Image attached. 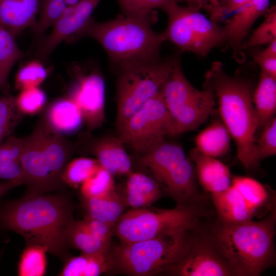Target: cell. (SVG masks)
<instances>
[{
  "instance_id": "obj_1",
  "label": "cell",
  "mask_w": 276,
  "mask_h": 276,
  "mask_svg": "<svg viewBox=\"0 0 276 276\" xmlns=\"http://www.w3.org/2000/svg\"><path fill=\"white\" fill-rule=\"evenodd\" d=\"M73 205L62 193L27 195L0 205V227L20 235L26 246H45L48 252L66 261V232L74 220Z\"/></svg>"
},
{
  "instance_id": "obj_2",
  "label": "cell",
  "mask_w": 276,
  "mask_h": 276,
  "mask_svg": "<svg viewBox=\"0 0 276 276\" xmlns=\"http://www.w3.org/2000/svg\"><path fill=\"white\" fill-rule=\"evenodd\" d=\"M203 87L211 90L217 100L221 120L235 141L238 159L247 171L257 169L254 159V83L241 75H227L222 63L215 61L205 74Z\"/></svg>"
},
{
  "instance_id": "obj_3",
  "label": "cell",
  "mask_w": 276,
  "mask_h": 276,
  "mask_svg": "<svg viewBox=\"0 0 276 276\" xmlns=\"http://www.w3.org/2000/svg\"><path fill=\"white\" fill-rule=\"evenodd\" d=\"M259 221L220 223L213 242L233 275L256 276L274 260L275 208Z\"/></svg>"
},
{
  "instance_id": "obj_4",
  "label": "cell",
  "mask_w": 276,
  "mask_h": 276,
  "mask_svg": "<svg viewBox=\"0 0 276 276\" xmlns=\"http://www.w3.org/2000/svg\"><path fill=\"white\" fill-rule=\"evenodd\" d=\"M153 14L120 15L104 22H96L91 17L70 42L85 36L95 39L119 70L158 59L160 44L164 40L162 34L154 32L151 28Z\"/></svg>"
},
{
  "instance_id": "obj_5",
  "label": "cell",
  "mask_w": 276,
  "mask_h": 276,
  "mask_svg": "<svg viewBox=\"0 0 276 276\" xmlns=\"http://www.w3.org/2000/svg\"><path fill=\"white\" fill-rule=\"evenodd\" d=\"M23 185L27 195L48 193L63 189L64 170L75 145L55 131L44 117L30 134L21 138Z\"/></svg>"
},
{
  "instance_id": "obj_6",
  "label": "cell",
  "mask_w": 276,
  "mask_h": 276,
  "mask_svg": "<svg viewBox=\"0 0 276 276\" xmlns=\"http://www.w3.org/2000/svg\"><path fill=\"white\" fill-rule=\"evenodd\" d=\"M187 231L167 234L129 243L113 250L110 264L133 275H151L171 269L183 257L191 242Z\"/></svg>"
},
{
  "instance_id": "obj_7",
  "label": "cell",
  "mask_w": 276,
  "mask_h": 276,
  "mask_svg": "<svg viewBox=\"0 0 276 276\" xmlns=\"http://www.w3.org/2000/svg\"><path fill=\"white\" fill-rule=\"evenodd\" d=\"M200 212L193 205L177 204L171 209H132L113 226L121 243L139 242L170 233L187 231L197 224Z\"/></svg>"
},
{
  "instance_id": "obj_8",
  "label": "cell",
  "mask_w": 276,
  "mask_h": 276,
  "mask_svg": "<svg viewBox=\"0 0 276 276\" xmlns=\"http://www.w3.org/2000/svg\"><path fill=\"white\" fill-rule=\"evenodd\" d=\"M178 60L176 57L159 58L119 70L117 81V131L159 92Z\"/></svg>"
},
{
  "instance_id": "obj_9",
  "label": "cell",
  "mask_w": 276,
  "mask_h": 276,
  "mask_svg": "<svg viewBox=\"0 0 276 276\" xmlns=\"http://www.w3.org/2000/svg\"><path fill=\"white\" fill-rule=\"evenodd\" d=\"M142 163L178 202L189 204L197 194L193 163L178 144L166 140L142 153Z\"/></svg>"
},
{
  "instance_id": "obj_10",
  "label": "cell",
  "mask_w": 276,
  "mask_h": 276,
  "mask_svg": "<svg viewBox=\"0 0 276 276\" xmlns=\"http://www.w3.org/2000/svg\"><path fill=\"white\" fill-rule=\"evenodd\" d=\"M178 134L194 130L213 112L216 98L210 89L199 90L187 79L179 59L159 91Z\"/></svg>"
},
{
  "instance_id": "obj_11",
  "label": "cell",
  "mask_w": 276,
  "mask_h": 276,
  "mask_svg": "<svg viewBox=\"0 0 276 276\" xmlns=\"http://www.w3.org/2000/svg\"><path fill=\"white\" fill-rule=\"evenodd\" d=\"M165 12L168 21L166 29L162 33L164 40L172 42L181 51L204 57L214 48L224 44L223 26L206 18L199 9L180 6L176 3Z\"/></svg>"
},
{
  "instance_id": "obj_12",
  "label": "cell",
  "mask_w": 276,
  "mask_h": 276,
  "mask_svg": "<svg viewBox=\"0 0 276 276\" xmlns=\"http://www.w3.org/2000/svg\"><path fill=\"white\" fill-rule=\"evenodd\" d=\"M212 198L220 221L226 222L251 220L274 207L270 189L247 176L232 177L230 187Z\"/></svg>"
},
{
  "instance_id": "obj_13",
  "label": "cell",
  "mask_w": 276,
  "mask_h": 276,
  "mask_svg": "<svg viewBox=\"0 0 276 276\" xmlns=\"http://www.w3.org/2000/svg\"><path fill=\"white\" fill-rule=\"evenodd\" d=\"M175 124L158 92L118 130L124 144L143 153L168 136L178 135Z\"/></svg>"
},
{
  "instance_id": "obj_14",
  "label": "cell",
  "mask_w": 276,
  "mask_h": 276,
  "mask_svg": "<svg viewBox=\"0 0 276 276\" xmlns=\"http://www.w3.org/2000/svg\"><path fill=\"white\" fill-rule=\"evenodd\" d=\"M71 89L70 97L80 109L87 132L101 127L105 121L103 78L96 72L79 73Z\"/></svg>"
},
{
  "instance_id": "obj_15",
  "label": "cell",
  "mask_w": 276,
  "mask_h": 276,
  "mask_svg": "<svg viewBox=\"0 0 276 276\" xmlns=\"http://www.w3.org/2000/svg\"><path fill=\"white\" fill-rule=\"evenodd\" d=\"M100 1L81 0L66 9L52 25L51 32L39 43L36 56L45 60L62 41L70 42L90 19Z\"/></svg>"
},
{
  "instance_id": "obj_16",
  "label": "cell",
  "mask_w": 276,
  "mask_h": 276,
  "mask_svg": "<svg viewBox=\"0 0 276 276\" xmlns=\"http://www.w3.org/2000/svg\"><path fill=\"white\" fill-rule=\"evenodd\" d=\"M124 144L118 136L96 138L86 131L80 135L75 148L76 150L93 154L112 176L128 175L132 172L131 162Z\"/></svg>"
},
{
  "instance_id": "obj_17",
  "label": "cell",
  "mask_w": 276,
  "mask_h": 276,
  "mask_svg": "<svg viewBox=\"0 0 276 276\" xmlns=\"http://www.w3.org/2000/svg\"><path fill=\"white\" fill-rule=\"evenodd\" d=\"M183 276L233 275L213 242L191 243L181 259L171 269Z\"/></svg>"
},
{
  "instance_id": "obj_18",
  "label": "cell",
  "mask_w": 276,
  "mask_h": 276,
  "mask_svg": "<svg viewBox=\"0 0 276 276\" xmlns=\"http://www.w3.org/2000/svg\"><path fill=\"white\" fill-rule=\"evenodd\" d=\"M270 0H249L224 20V44L232 50L233 57L239 63L244 62L245 56L242 41L255 21L267 13Z\"/></svg>"
},
{
  "instance_id": "obj_19",
  "label": "cell",
  "mask_w": 276,
  "mask_h": 276,
  "mask_svg": "<svg viewBox=\"0 0 276 276\" xmlns=\"http://www.w3.org/2000/svg\"><path fill=\"white\" fill-rule=\"evenodd\" d=\"M198 181L211 196L220 193L231 186L232 179L229 169L216 158L204 154L195 148L189 153Z\"/></svg>"
},
{
  "instance_id": "obj_20",
  "label": "cell",
  "mask_w": 276,
  "mask_h": 276,
  "mask_svg": "<svg viewBox=\"0 0 276 276\" xmlns=\"http://www.w3.org/2000/svg\"><path fill=\"white\" fill-rule=\"evenodd\" d=\"M38 0H0V25L14 36L37 22Z\"/></svg>"
},
{
  "instance_id": "obj_21",
  "label": "cell",
  "mask_w": 276,
  "mask_h": 276,
  "mask_svg": "<svg viewBox=\"0 0 276 276\" xmlns=\"http://www.w3.org/2000/svg\"><path fill=\"white\" fill-rule=\"evenodd\" d=\"M256 120V132H260L275 117L276 111V78L261 72L252 95Z\"/></svg>"
},
{
  "instance_id": "obj_22",
  "label": "cell",
  "mask_w": 276,
  "mask_h": 276,
  "mask_svg": "<svg viewBox=\"0 0 276 276\" xmlns=\"http://www.w3.org/2000/svg\"><path fill=\"white\" fill-rule=\"evenodd\" d=\"M44 118L55 131L61 134L75 132L84 122L80 109L69 98L53 102L47 110Z\"/></svg>"
},
{
  "instance_id": "obj_23",
  "label": "cell",
  "mask_w": 276,
  "mask_h": 276,
  "mask_svg": "<svg viewBox=\"0 0 276 276\" xmlns=\"http://www.w3.org/2000/svg\"><path fill=\"white\" fill-rule=\"evenodd\" d=\"M128 175L126 202L132 209L147 207L159 199L162 191L155 179L132 171Z\"/></svg>"
},
{
  "instance_id": "obj_24",
  "label": "cell",
  "mask_w": 276,
  "mask_h": 276,
  "mask_svg": "<svg viewBox=\"0 0 276 276\" xmlns=\"http://www.w3.org/2000/svg\"><path fill=\"white\" fill-rule=\"evenodd\" d=\"M231 134L222 121L217 119L200 132L195 138V148L215 158L226 154L229 148Z\"/></svg>"
},
{
  "instance_id": "obj_25",
  "label": "cell",
  "mask_w": 276,
  "mask_h": 276,
  "mask_svg": "<svg viewBox=\"0 0 276 276\" xmlns=\"http://www.w3.org/2000/svg\"><path fill=\"white\" fill-rule=\"evenodd\" d=\"M81 202L85 216L112 227L123 214L124 208L123 201L115 191L103 198L82 196Z\"/></svg>"
},
{
  "instance_id": "obj_26",
  "label": "cell",
  "mask_w": 276,
  "mask_h": 276,
  "mask_svg": "<svg viewBox=\"0 0 276 276\" xmlns=\"http://www.w3.org/2000/svg\"><path fill=\"white\" fill-rule=\"evenodd\" d=\"M21 138L10 135L0 144V180L17 181L23 185Z\"/></svg>"
},
{
  "instance_id": "obj_27",
  "label": "cell",
  "mask_w": 276,
  "mask_h": 276,
  "mask_svg": "<svg viewBox=\"0 0 276 276\" xmlns=\"http://www.w3.org/2000/svg\"><path fill=\"white\" fill-rule=\"evenodd\" d=\"M61 276H97L107 271L111 265L107 254H85L70 257Z\"/></svg>"
},
{
  "instance_id": "obj_28",
  "label": "cell",
  "mask_w": 276,
  "mask_h": 276,
  "mask_svg": "<svg viewBox=\"0 0 276 276\" xmlns=\"http://www.w3.org/2000/svg\"><path fill=\"white\" fill-rule=\"evenodd\" d=\"M69 247L76 248L82 254H108L110 243L104 242L94 236L81 220H73L66 232Z\"/></svg>"
},
{
  "instance_id": "obj_29",
  "label": "cell",
  "mask_w": 276,
  "mask_h": 276,
  "mask_svg": "<svg viewBox=\"0 0 276 276\" xmlns=\"http://www.w3.org/2000/svg\"><path fill=\"white\" fill-rule=\"evenodd\" d=\"M15 36L0 25V87L6 89L8 78L15 63L24 57Z\"/></svg>"
},
{
  "instance_id": "obj_30",
  "label": "cell",
  "mask_w": 276,
  "mask_h": 276,
  "mask_svg": "<svg viewBox=\"0 0 276 276\" xmlns=\"http://www.w3.org/2000/svg\"><path fill=\"white\" fill-rule=\"evenodd\" d=\"M46 247L39 245H27L20 257L18 266L20 276H42L45 273Z\"/></svg>"
},
{
  "instance_id": "obj_31",
  "label": "cell",
  "mask_w": 276,
  "mask_h": 276,
  "mask_svg": "<svg viewBox=\"0 0 276 276\" xmlns=\"http://www.w3.org/2000/svg\"><path fill=\"white\" fill-rule=\"evenodd\" d=\"M101 166L97 159L79 157L70 161L64 170L62 179L65 185L77 188Z\"/></svg>"
},
{
  "instance_id": "obj_32",
  "label": "cell",
  "mask_w": 276,
  "mask_h": 276,
  "mask_svg": "<svg viewBox=\"0 0 276 276\" xmlns=\"http://www.w3.org/2000/svg\"><path fill=\"white\" fill-rule=\"evenodd\" d=\"M112 175L101 166L80 186L82 196L103 198L115 191Z\"/></svg>"
},
{
  "instance_id": "obj_33",
  "label": "cell",
  "mask_w": 276,
  "mask_h": 276,
  "mask_svg": "<svg viewBox=\"0 0 276 276\" xmlns=\"http://www.w3.org/2000/svg\"><path fill=\"white\" fill-rule=\"evenodd\" d=\"M81 0H43L39 18L33 28L40 36L63 14L66 9Z\"/></svg>"
},
{
  "instance_id": "obj_34",
  "label": "cell",
  "mask_w": 276,
  "mask_h": 276,
  "mask_svg": "<svg viewBox=\"0 0 276 276\" xmlns=\"http://www.w3.org/2000/svg\"><path fill=\"white\" fill-rule=\"evenodd\" d=\"M23 115L17 106L15 97L6 95L0 98V144L11 135Z\"/></svg>"
},
{
  "instance_id": "obj_35",
  "label": "cell",
  "mask_w": 276,
  "mask_h": 276,
  "mask_svg": "<svg viewBox=\"0 0 276 276\" xmlns=\"http://www.w3.org/2000/svg\"><path fill=\"white\" fill-rule=\"evenodd\" d=\"M48 75V72L39 60H34L22 67L16 75L15 86L20 91L39 87Z\"/></svg>"
},
{
  "instance_id": "obj_36",
  "label": "cell",
  "mask_w": 276,
  "mask_h": 276,
  "mask_svg": "<svg viewBox=\"0 0 276 276\" xmlns=\"http://www.w3.org/2000/svg\"><path fill=\"white\" fill-rule=\"evenodd\" d=\"M125 15L147 16L153 14V10L164 11L177 0H117Z\"/></svg>"
},
{
  "instance_id": "obj_37",
  "label": "cell",
  "mask_w": 276,
  "mask_h": 276,
  "mask_svg": "<svg viewBox=\"0 0 276 276\" xmlns=\"http://www.w3.org/2000/svg\"><path fill=\"white\" fill-rule=\"evenodd\" d=\"M276 154V118L274 117L263 128L254 149L255 162L259 167L264 159Z\"/></svg>"
},
{
  "instance_id": "obj_38",
  "label": "cell",
  "mask_w": 276,
  "mask_h": 276,
  "mask_svg": "<svg viewBox=\"0 0 276 276\" xmlns=\"http://www.w3.org/2000/svg\"><path fill=\"white\" fill-rule=\"evenodd\" d=\"M265 16L264 21L254 31L248 40L243 44V49L268 44L276 39L275 6L269 8Z\"/></svg>"
},
{
  "instance_id": "obj_39",
  "label": "cell",
  "mask_w": 276,
  "mask_h": 276,
  "mask_svg": "<svg viewBox=\"0 0 276 276\" xmlns=\"http://www.w3.org/2000/svg\"><path fill=\"white\" fill-rule=\"evenodd\" d=\"M15 99L17 107L24 114H33L42 109L47 97L43 90L36 87L21 90Z\"/></svg>"
},
{
  "instance_id": "obj_40",
  "label": "cell",
  "mask_w": 276,
  "mask_h": 276,
  "mask_svg": "<svg viewBox=\"0 0 276 276\" xmlns=\"http://www.w3.org/2000/svg\"><path fill=\"white\" fill-rule=\"evenodd\" d=\"M81 221L94 236L104 242L110 243L113 227L86 216Z\"/></svg>"
},
{
  "instance_id": "obj_41",
  "label": "cell",
  "mask_w": 276,
  "mask_h": 276,
  "mask_svg": "<svg viewBox=\"0 0 276 276\" xmlns=\"http://www.w3.org/2000/svg\"><path fill=\"white\" fill-rule=\"evenodd\" d=\"M249 0H222L220 4L209 14L210 19L218 23L228 15L235 12Z\"/></svg>"
},
{
  "instance_id": "obj_42",
  "label": "cell",
  "mask_w": 276,
  "mask_h": 276,
  "mask_svg": "<svg viewBox=\"0 0 276 276\" xmlns=\"http://www.w3.org/2000/svg\"><path fill=\"white\" fill-rule=\"evenodd\" d=\"M253 59L262 72L276 78V57L262 56L260 53L253 55Z\"/></svg>"
},
{
  "instance_id": "obj_43",
  "label": "cell",
  "mask_w": 276,
  "mask_h": 276,
  "mask_svg": "<svg viewBox=\"0 0 276 276\" xmlns=\"http://www.w3.org/2000/svg\"><path fill=\"white\" fill-rule=\"evenodd\" d=\"M222 0H177V2H185L188 6L200 10L205 9L209 13L220 4Z\"/></svg>"
},
{
  "instance_id": "obj_44",
  "label": "cell",
  "mask_w": 276,
  "mask_h": 276,
  "mask_svg": "<svg viewBox=\"0 0 276 276\" xmlns=\"http://www.w3.org/2000/svg\"><path fill=\"white\" fill-rule=\"evenodd\" d=\"M21 185L17 181H0V198L16 187Z\"/></svg>"
},
{
  "instance_id": "obj_45",
  "label": "cell",
  "mask_w": 276,
  "mask_h": 276,
  "mask_svg": "<svg viewBox=\"0 0 276 276\" xmlns=\"http://www.w3.org/2000/svg\"><path fill=\"white\" fill-rule=\"evenodd\" d=\"M264 50L259 52L261 55L267 57H276V39L273 40Z\"/></svg>"
}]
</instances>
